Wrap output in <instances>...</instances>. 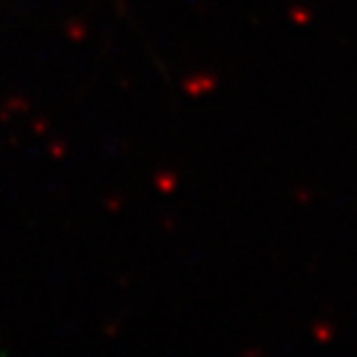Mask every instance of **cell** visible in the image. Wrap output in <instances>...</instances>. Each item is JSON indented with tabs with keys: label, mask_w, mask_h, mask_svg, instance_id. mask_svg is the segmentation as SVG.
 Returning a JSON list of instances; mask_svg holds the SVG:
<instances>
[]
</instances>
